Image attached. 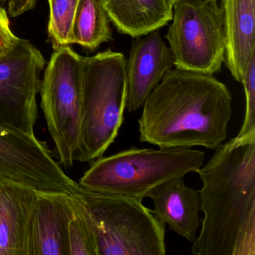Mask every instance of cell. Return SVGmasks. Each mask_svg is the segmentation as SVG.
Masks as SVG:
<instances>
[{"label": "cell", "instance_id": "obj_2", "mask_svg": "<svg viewBox=\"0 0 255 255\" xmlns=\"http://www.w3.org/2000/svg\"><path fill=\"white\" fill-rule=\"evenodd\" d=\"M142 106L138 120L141 142L215 150L228 137L232 95L213 75L173 68Z\"/></svg>", "mask_w": 255, "mask_h": 255}, {"label": "cell", "instance_id": "obj_10", "mask_svg": "<svg viewBox=\"0 0 255 255\" xmlns=\"http://www.w3.org/2000/svg\"><path fill=\"white\" fill-rule=\"evenodd\" d=\"M173 68L172 54L159 30L134 38L126 59L128 112L137 111Z\"/></svg>", "mask_w": 255, "mask_h": 255}, {"label": "cell", "instance_id": "obj_21", "mask_svg": "<svg viewBox=\"0 0 255 255\" xmlns=\"http://www.w3.org/2000/svg\"><path fill=\"white\" fill-rule=\"evenodd\" d=\"M5 0H0V6H2L5 3Z\"/></svg>", "mask_w": 255, "mask_h": 255}, {"label": "cell", "instance_id": "obj_17", "mask_svg": "<svg viewBox=\"0 0 255 255\" xmlns=\"http://www.w3.org/2000/svg\"><path fill=\"white\" fill-rule=\"evenodd\" d=\"M70 255H98L95 233L77 195H73V213L68 225Z\"/></svg>", "mask_w": 255, "mask_h": 255}, {"label": "cell", "instance_id": "obj_15", "mask_svg": "<svg viewBox=\"0 0 255 255\" xmlns=\"http://www.w3.org/2000/svg\"><path fill=\"white\" fill-rule=\"evenodd\" d=\"M174 3V0H107L104 6L118 31L135 38L168 24Z\"/></svg>", "mask_w": 255, "mask_h": 255}, {"label": "cell", "instance_id": "obj_20", "mask_svg": "<svg viewBox=\"0 0 255 255\" xmlns=\"http://www.w3.org/2000/svg\"><path fill=\"white\" fill-rule=\"evenodd\" d=\"M20 38L10 29L9 20L6 11L0 6V56L15 47Z\"/></svg>", "mask_w": 255, "mask_h": 255}, {"label": "cell", "instance_id": "obj_18", "mask_svg": "<svg viewBox=\"0 0 255 255\" xmlns=\"http://www.w3.org/2000/svg\"><path fill=\"white\" fill-rule=\"evenodd\" d=\"M79 0H49L48 32L54 50L71 44L73 22Z\"/></svg>", "mask_w": 255, "mask_h": 255}, {"label": "cell", "instance_id": "obj_3", "mask_svg": "<svg viewBox=\"0 0 255 255\" xmlns=\"http://www.w3.org/2000/svg\"><path fill=\"white\" fill-rule=\"evenodd\" d=\"M205 153L186 147H132L91 162L79 184L88 190L143 200L156 186L204 165Z\"/></svg>", "mask_w": 255, "mask_h": 255}, {"label": "cell", "instance_id": "obj_5", "mask_svg": "<svg viewBox=\"0 0 255 255\" xmlns=\"http://www.w3.org/2000/svg\"><path fill=\"white\" fill-rule=\"evenodd\" d=\"M77 196L95 233L98 255H165V225L142 200L88 190Z\"/></svg>", "mask_w": 255, "mask_h": 255}, {"label": "cell", "instance_id": "obj_11", "mask_svg": "<svg viewBox=\"0 0 255 255\" xmlns=\"http://www.w3.org/2000/svg\"><path fill=\"white\" fill-rule=\"evenodd\" d=\"M73 195L37 192L29 221L27 255H70L68 225Z\"/></svg>", "mask_w": 255, "mask_h": 255}, {"label": "cell", "instance_id": "obj_9", "mask_svg": "<svg viewBox=\"0 0 255 255\" xmlns=\"http://www.w3.org/2000/svg\"><path fill=\"white\" fill-rule=\"evenodd\" d=\"M46 61L29 41L0 56V123L34 133L38 118L37 95Z\"/></svg>", "mask_w": 255, "mask_h": 255}, {"label": "cell", "instance_id": "obj_4", "mask_svg": "<svg viewBox=\"0 0 255 255\" xmlns=\"http://www.w3.org/2000/svg\"><path fill=\"white\" fill-rule=\"evenodd\" d=\"M83 98L80 142L75 161L104 156L119 135L127 106L126 59L108 49L83 57Z\"/></svg>", "mask_w": 255, "mask_h": 255}, {"label": "cell", "instance_id": "obj_1", "mask_svg": "<svg viewBox=\"0 0 255 255\" xmlns=\"http://www.w3.org/2000/svg\"><path fill=\"white\" fill-rule=\"evenodd\" d=\"M204 213L195 255H255V130L215 150L197 171Z\"/></svg>", "mask_w": 255, "mask_h": 255}, {"label": "cell", "instance_id": "obj_6", "mask_svg": "<svg viewBox=\"0 0 255 255\" xmlns=\"http://www.w3.org/2000/svg\"><path fill=\"white\" fill-rule=\"evenodd\" d=\"M83 56L69 46L55 50L41 82V108L64 168L74 166L80 142L83 98Z\"/></svg>", "mask_w": 255, "mask_h": 255}, {"label": "cell", "instance_id": "obj_19", "mask_svg": "<svg viewBox=\"0 0 255 255\" xmlns=\"http://www.w3.org/2000/svg\"><path fill=\"white\" fill-rule=\"evenodd\" d=\"M241 83L246 94V115L239 136L255 130V54L251 58Z\"/></svg>", "mask_w": 255, "mask_h": 255}, {"label": "cell", "instance_id": "obj_14", "mask_svg": "<svg viewBox=\"0 0 255 255\" xmlns=\"http://www.w3.org/2000/svg\"><path fill=\"white\" fill-rule=\"evenodd\" d=\"M226 37L225 61L234 80L241 83L255 54V0H222Z\"/></svg>", "mask_w": 255, "mask_h": 255}, {"label": "cell", "instance_id": "obj_22", "mask_svg": "<svg viewBox=\"0 0 255 255\" xmlns=\"http://www.w3.org/2000/svg\"><path fill=\"white\" fill-rule=\"evenodd\" d=\"M103 2H107V0H102Z\"/></svg>", "mask_w": 255, "mask_h": 255}, {"label": "cell", "instance_id": "obj_23", "mask_svg": "<svg viewBox=\"0 0 255 255\" xmlns=\"http://www.w3.org/2000/svg\"><path fill=\"white\" fill-rule=\"evenodd\" d=\"M176 0H174V2H175Z\"/></svg>", "mask_w": 255, "mask_h": 255}, {"label": "cell", "instance_id": "obj_7", "mask_svg": "<svg viewBox=\"0 0 255 255\" xmlns=\"http://www.w3.org/2000/svg\"><path fill=\"white\" fill-rule=\"evenodd\" d=\"M165 35L177 69L217 74L225 61L226 37L218 0H176Z\"/></svg>", "mask_w": 255, "mask_h": 255}, {"label": "cell", "instance_id": "obj_13", "mask_svg": "<svg viewBox=\"0 0 255 255\" xmlns=\"http://www.w3.org/2000/svg\"><path fill=\"white\" fill-rule=\"evenodd\" d=\"M37 192L0 180V255H27L29 221Z\"/></svg>", "mask_w": 255, "mask_h": 255}, {"label": "cell", "instance_id": "obj_12", "mask_svg": "<svg viewBox=\"0 0 255 255\" xmlns=\"http://www.w3.org/2000/svg\"><path fill=\"white\" fill-rule=\"evenodd\" d=\"M147 198L161 223L188 241H195L201 224L199 191L186 186L183 177H176L156 186Z\"/></svg>", "mask_w": 255, "mask_h": 255}, {"label": "cell", "instance_id": "obj_16", "mask_svg": "<svg viewBox=\"0 0 255 255\" xmlns=\"http://www.w3.org/2000/svg\"><path fill=\"white\" fill-rule=\"evenodd\" d=\"M113 40L110 20L102 0H79L73 22L71 44L91 51Z\"/></svg>", "mask_w": 255, "mask_h": 255}, {"label": "cell", "instance_id": "obj_8", "mask_svg": "<svg viewBox=\"0 0 255 255\" xmlns=\"http://www.w3.org/2000/svg\"><path fill=\"white\" fill-rule=\"evenodd\" d=\"M0 180L35 192L78 195L79 183L64 171L45 141L34 133L0 123Z\"/></svg>", "mask_w": 255, "mask_h": 255}]
</instances>
